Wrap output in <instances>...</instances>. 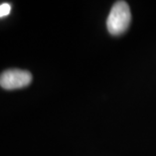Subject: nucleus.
<instances>
[{"instance_id": "f257e3e1", "label": "nucleus", "mask_w": 156, "mask_h": 156, "mask_svg": "<svg viewBox=\"0 0 156 156\" xmlns=\"http://www.w3.org/2000/svg\"><path fill=\"white\" fill-rule=\"evenodd\" d=\"M131 11L128 3L117 1L113 5L107 18V29L112 36H121L127 31L131 24Z\"/></svg>"}, {"instance_id": "f03ea898", "label": "nucleus", "mask_w": 156, "mask_h": 156, "mask_svg": "<svg viewBox=\"0 0 156 156\" xmlns=\"http://www.w3.org/2000/svg\"><path fill=\"white\" fill-rule=\"evenodd\" d=\"M31 80V73L21 69H8L0 74V86L6 90L26 87Z\"/></svg>"}, {"instance_id": "7ed1b4c3", "label": "nucleus", "mask_w": 156, "mask_h": 156, "mask_svg": "<svg viewBox=\"0 0 156 156\" xmlns=\"http://www.w3.org/2000/svg\"><path fill=\"white\" fill-rule=\"evenodd\" d=\"M11 11V5L9 3H2L0 4V17L8 15Z\"/></svg>"}]
</instances>
